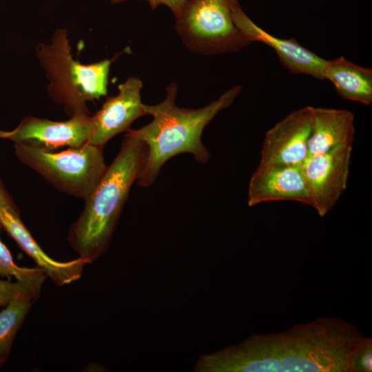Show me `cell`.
I'll return each mask as SVG.
<instances>
[{"instance_id": "cell-1", "label": "cell", "mask_w": 372, "mask_h": 372, "mask_svg": "<svg viewBox=\"0 0 372 372\" xmlns=\"http://www.w3.org/2000/svg\"><path fill=\"white\" fill-rule=\"evenodd\" d=\"M366 337L353 324L322 316L275 333H255L202 355L197 372H355Z\"/></svg>"}, {"instance_id": "cell-2", "label": "cell", "mask_w": 372, "mask_h": 372, "mask_svg": "<svg viewBox=\"0 0 372 372\" xmlns=\"http://www.w3.org/2000/svg\"><path fill=\"white\" fill-rule=\"evenodd\" d=\"M178 86L172 83L166 87V96L161 103L144 104L146 114L152 120L138 130L127 132L142 141L147 155L137 180L138 185L147 187L157 178L163 165L180 154L189 153L200 164H205L210 153L202 142L205 127L221 110L230 107L242 90L235 85L209 104L198 109L180 107L176 104Z\"/></svg>"}, {"instance_id": "cell-3", "label": "cell", "mask_w": 372, "mask_h": 372, "mask_svg": "<svg viewBox=\"0 0 372 372\" xmlns=\"http://www.w3.org/2000/svg\"><path fill=\"white\" fill-rule=\"evenodd\" d=\"M147 155L146 145L127 132L118 154L69 229L68 241L80 258L92 263L108 247Z\"/></svg>"}, {"instance_id": "cell-4", "label": "cell", "mask_w": 372, "mask_h": 372, "mask_svg": "<svg viewBox=\"0 0 372 372\" xmlns=\"http://www.w3.org/2000/svg\"><path fill=\"white\" fill-rule=\"evenodd\" d=\"M36 55L50 81L49 95L70 116L88 113L87 101L106 96L113 59L89 65L75 60L67 30H55L50 43H39Z\"/></svg>"}, {"instance_id": "cell-5", "label": "cell", "mask_w": 372, "mask_h": 372, "mask_svg": "<svg viewBox=\"0 0 372 372\" xmlns=\"http://www.w3.org/2000/svg\"><path fill=\"white\" fill-rule=\"evenodd\" d=\"M14 149L22 163L56 189L84 200L94 192L107 167L103 147L90 143L60 152L14 143Z\"/></svg>"}, {"instance_id": "cell-6", "label": "cell", "mask_w": 372, "mask_h": 372, "mask_svg": "<svg viewBox=\"0 0 372 372\" xmlns=\"http://www.w3.org/2000/svg\"><path fill=\"white\" fill-rule=\"evenodd\" d=\"M175 29L187 48L204 55L234 52L251 43L234 24L229 0H187L175 16Z\"/></svg>"}, {"instance_id": "cell-7", "label": "cell", "mask_w": 372, "mask_h": 372, "mask_svg": "<svg viewBox=\"0 0 372 372\" xmlns=\"http://www.w3.org/2000/svg\"><path fill=\"white\" fill-rule=\"evenodd\" d=\"M353 145L336 147L308 156L301 167L309 192L311 205L324 217L347 187Z\"/></svg>"}, {"instance_id": "cell-8", "label": "cell", "mask_w": 372, "mask_h": 372, "mask_svg": "<svg viewBox=\"0 0 372 372\" xmlns=\"http://www.w3.org/2000/svg\"><path fill=\"white\" fill-rule=\"evenodd\" d=\"M90 134L91 116L89 113H80L64 121L26 116L14 129L0 130V138L54 151L61 147L83 146L88 143Z\"/></svg>"}, {"instance_id": "cell-9", "label": "cell", "mask_w": 372, "mask_h": 372, "mask_svg": "<svg viewBox=\"0 0 372 372\" xmlns=\"http://www.w3.org/2000/svg\"><path fill=\"white\" fill-rule=\"evenodd\" d=\"M0 223L4 229L47 277L61 287L79 280L84 267L91 262L79 257L70 261H58L50 257L38 245L23 223L13 199L0 180Z\"/></svg>"}, {"instance_id": "cell-10", "label": "cell", "mask_w": 372, "mask_h": 372, "mask_svg": "<svg viewBox=\"0 0 372 372\" xmlns=\"http://www.w3.org/2000/svg\"><path fill=\"white\" fill-rule=\"evenodd\" d=\"M311 121V106H306L274 125L265 134L259 163L302 165L308 156Z\"/></svg>"}, {"instance_id": "cell-11", "label": "cell", "mask_w": 372, "mask_h": 372, "mask_svg": "<svg viewBox=\"0 0 372 372\" xmlns=\"http://www.w3.org/2000/svg\"><path fill=\"white\" fill-rule=\"evenodd\" d=\"M229 5L234 24L251 43L260 42L271 48L280 63L291 73L324 80L326 59L302 46L293 38L281 39L267 32L248 17L238 0H229Z\"/></svg>"}, {"instance_id": "cell-12", "label": "cell", "mask_w": 372, "mask_h": 372, "mask_svg": "<svg viewBox=\"0 0 372 372\" xmlns=\"http://www.w3.org/2000/svg\"><path fill=\"white\" fill-rule=\"evenodd\" d=\"M141 80L129 77L118 86L116 95L108 97L97 112L91 116V134L88 143L101 147L114 136L127 130L131 124L145 115L141 101Z\"/></svg>"}, {"instance_id": "cell-13", "label": "cell", "mask_w": 372, "mask_h": 372, "mask_svg": "<svg viewBox=\"0 0 372 372\" xmlns=\"http://www.w3.org/2000/svg\"><path fill=\"white\" fill-rule=\"evenodd\" d=\"M280 200L311 205L301 165L259 163L249 180L248 206Z\"/></svg>"}, {"instance_id": "cell-14", "label": "cell", "mask_w": 372, "mask_h": 372, "mask_svg": "<svg viewBox=\"0 0 372 372\" xmlns=\"http://www.w3.org/2000/svg\"><path fill=\"white\" fill-rule=\"evenodd\" d=\"M311 116L308 156L339 146L353 145L355 132L353 112L346 109L311 106Z\"/></svg>"}, {"instance_id": "cell-15", "label": "cell", "mask_w": 372, "mask_h": 372, "mask_svg": "<svg viewBox=\"0 0 372 372\" xmlns=\"http://www.w3.org/2000/svg\"><path fill=\"white\" fill-rule=\"evenodd\" d=\"M323 77L333 85L342 98L365 105L371 104V68L357 65L340 56L326 60Z\"/></svg>"}, {"instance_id": "cell-16", "label": "cell", "mask_w": 372, "mask_h": 372, "mask_svg": "<svg viewBox=\"0 0 372 372\" xmlns=\"http://www.w3.org/2000/svg\"><path fill=\"white\" fill-rule=\"evenodd\" d=\"M46 277L43 276L28 282L0 311V358L6 360L8 357L16 335L39 298Z\"/></svg>"}, {"instance_id": "cell-17", "label": "cell", "mask_w": 372, "mask_h": 372, "mask_svg": "<svg viewBox=\"0 0 372 372\" xmlns=\"http://www.w3.org/2000/svg\"><path fill=\"white\" fill-rule=\"evenodd\" d=\"M2 227L0 223V232ZM46 276L42 269L37 266L36 267H24L17 265L13 260L8 247L0 239V277L11 279L14 278L16 280L26 282Z\"/></svg>"}, {"instance_id": "cell-18", "label": "cell", "mask_w": 372, "mask_h": 372, "mask_svg": "<svg viewBox=\"0 0 372 372\" xmlns=\"http://www.w3.org/2000/svg\"><path fill=\"white\" fill-rule=\"evenodd\" d=\"M355 372L372 371V338L366 337V341L360 350L355 363Z\"/></svg>"}, {"instance_id": "cell-19", "label": "cell", "mask_w": 372, "mask_h": 372, "mask_svg": "<svg viewBox=\"0 0 372 372\" xmlns=\"http://www.w3.org/2000/svg\"><path fill=\"white\" fill-rule=\"evenodd\" d=\"M28 282L29 281L21 282L17 280L13 282H11L10 279L8 280L0 279V307H6L8 305L15 294L21 290Z\"/></svg>"}, {"instance_id": "cell-20", "label": "cell", "mask_w": 372, "mask_h": 372, "mask_svg": "<svg viewBox=\"0 0 372 372\" xmlns=\"http://www.w3.org/2000/svg\"><path fill=\"white\" fill-rule=\"evenodd\" d=\"M129 0H110L112 3H121ZM149 3L152 10H155L158 6L164 5L172 10L174 17L178 14L187 0H143Z\"/></svg>"}, {"instance_id": "cell-21", "label": "cell", "mask_w": 372, "mask_h": 372, "mask_svg": "<svg viewBox=\"0 0 372 372\" xmlns=\"http://www.w3.org/2000/svg\"><path fill=\"white\" fill-rule=\"evenodd\" d=\"M6 359L4 358H0V368L1 367V366L4 364V362H6Z\"/></svg>"}]
</instances>
